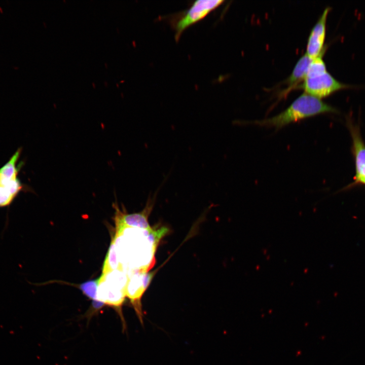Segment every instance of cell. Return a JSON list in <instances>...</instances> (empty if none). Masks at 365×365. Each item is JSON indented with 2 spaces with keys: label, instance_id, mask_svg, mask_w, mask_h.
I'll use <instances>...</instances> for the list:
<instances>
[{
  "label": "cell",
  "instance_id": "1",
  "mask_svg": "<svg viewBox=\"0 0 365 365\" xmlns=\"http://www.w3.org/2000/svg\"><path fill=\"white\" fill-rule=\"evenodd\" d=\"M327 113H337V110L320 99L304 92L288 108L276 116L270 118L244 123L272 127L278 130L291 123Z\"/></svg>",
  "mask_w": 365,
  "mask_h": 365
},
{
  "label": "cell",
  "instance_id": "2",
  "mask_svg": "<svg viewBox=\"0 0 365 365\" xmlns=\"http://www.w3.org/2000/svg\"><path fill=\"white\" fill-rule=\"evenodd\" d=\"M21 151L19 149L0 168V207L9 206L22 189L17 165Z\"/></svg>",
  "mask_w": 365,
  "mask_h": 365
},
{
  "label": "cell",
  "instance_id": "3",
  "mask_svg": "<svg viewBox=\"0 0 365 365\" xmlns=\"http://www.w3.org/2000/svg\"><path fill=\"white\" fill-rule=\"evenodd\" d=\"M224 2L221 0H199L192 6L175 22L174 25L175 39L178 41L182 32L189 26L205 18Z\"/></svg>",
  "mask_w": 365,
  "mask_h": 365
},
{
  "label": "cell",
  "instance_id": "4",
  "mask_svg": "<svg viewBox=\"0 0 365 365\" xmlns=\"http://www.w3.org/2000/svg\"><path fill=\"white\" fill-rule=\"evenodd\" d=\"M154 272L134 270L128 275L125 294L133 305L141 324H143V312L141 303V297L149 285Z\"/></svg>",
  "mask_w": 365,
  "mask_h": 365
},
{
  "label": "cell",
  "instance_id": "5",
  "mask_svg": "<svg viewBox=\"0 0 365 365\" xmlns=\"http://www.w3.org/2000/svg\"><path fill=\"white\" fill-rule=\"evenodd\" d=\"M352 87L337 80L327 70L306 78L302 85L305 93L319 99L326 97L340 90Z\"/></svg>",
  "mask_w": 365,
  "mask_h": 365
},
{
  "label": "cell",
  "instance_id": "6",
  "mask_svg": "<svg viewBox=\"0 0 365 365\" xmlns=\"http://www.w3.org/2000/svg\"><path fill=\"white\" fill-rule=\"evenodd\" d=\"M157 192L153 195H150L144 209L137 213H128L123 207L124 210H121L117 202L113 203L115 209V220L117 229L123 228H138L147 231L153 230L148 222V217L154 207Z\"/></svg>",
  "mask_w": 365,
  "mask_h": 365
},
{
  "label": "cell",
  "instance_id": "7",
  "mask_svg": "<svg viewBox=\"0 0 365 365\" xmlns=\"http://www.w3.org/2000/svg\"><path fill=\"white\" fill-rule=\"evenodd\" d=\"M347 125L352 139V152L355 164L356 174L353 184L365 185V144L359 127L349 120Z\"/></svg>",
  "mask_w": 365,
  "mask_h": 365
},
{
  "label": "cell",
  "instance_id": "8",
  "mask_svg": "<svg viewBox=\"0 0 365 365\" xmlns=\"http://www.w3.org/2000/svg\"><path fill=\"white\" fill-rule=\"evenodd\" d=\"M330 10V7L324 10L309 34L306 54L311 58L322 56L324 52L326 19Z\"/></svg>",
  "mask_w": 365,
  "mask_h": 365
},
{
  "label": "cell",
  "instance_id": "9",
  "mask_svg": "<svg viewBox=\"0 0 365 365\" xmlns=\"http://www.w3.org/2000/svg\"><path fill=\"white\" fill-rule=\"evenodd\" d=\"M313 58H310L306 53L298 61L294 69L286 81L290 87L296 85L306 77L308 69Z\"/></svg>",
  "mask_w": 365,
  "mask_h": 365
},
{
  "label": "cell",
  "instance_id": "10",
  "mask_svg": "<svg viewBox=\"0 0 365 365\" xmlns=\"http://www.w3.org/2000/svg\"><path fill=\"white\" fill-rule=\"evenodd\" d=\"M118 269L122 270L116 244L113 239L105 257L102 269V274Z\"/></svg>",
  "mask_w": 365,
  "mask_h": 365
},
{
  "label": "cell",
  "instance_id": "11",
  "mask_svg": "<svg viewBox=\"0 0 365 365\" xmlns=\"http://www.w3.org/2000/svg\"><path fill=\"white\" fill-rule=\"evenodd\" d=\"M98 282V279L92 280L85 282L79 285V287L82 291L87 297L92 299L93 303L97 301Z\"/></svg>",
  "mask_w": 365,
  "mask_h": 365
},
{
  "label": "cell",
  "instance_id": "12",
  "mask_svg": "<svg viewBox=\"0 0 365 365\" xmlns=\"http://www.w3.org/2000/svg\"><path fill=\"white\" fill-rule=\"evenodd\" d=\"M325 71L326 67L322 56L313 58L309 65L306 78L311 77Z\"/></svg>",
  "mask_w": 365,
  "mask_h": 365
}]
</instances>
